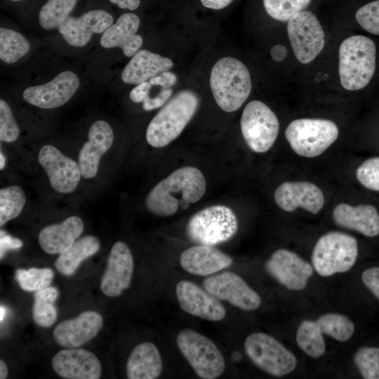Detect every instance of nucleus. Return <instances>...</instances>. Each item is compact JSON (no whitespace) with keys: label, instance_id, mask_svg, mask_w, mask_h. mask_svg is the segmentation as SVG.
<instances>
[{"label":"nucleus","instance_id":"obj_1","mask_svg":"<svg viewBox=\"0 0 379 379\" xmlns=\"http://www.w3.org/2000/svg\"><path fill=\"white\" fill-rule=\"evenodd\" d=\"M206 182L202 172L193 166L178 168L159 182L145 199L147 209L159 216L186 210L199 201L206 192Z\"/></svg>","mask_w":379,"mask_h":379},{"label":"nucleus","instance_id":"obj_2","mask_svg":"<svg viewBox=\"0 0 379 379\" xmlns=\"http://www.w3.org/2000/svg\"><path fill=\"white\" fill-rule=\"evenodd\" d=\"M199 98L191 90H182L171 98L148 124L146 140L156 148L166 146L184 130L195 114Z\"/></svg>","mask_w":379,"mask_h":379},{"label":"nucleus","instance_id":"obj_3","mask_svg":"<svg viewBox=\"0 0 379 379\" xmlns=\"http://www.w3.org/2000/svg\"><path fill=\"white\" fill-rule=\"evenodd\" d=\"M210 86L218 107L225 112H232L240 108L250 95L251 75L242 62L225 57L212 67Z\"/></svg>","mask_w":379,"mask_h":379},{"label":"nucleus","instance_id":"obj_4","mask_svg":"<svg viewBox=\"0 0 379 379\" xmlns=\"http://www.w3.org/2000/svg\"><path fill=\"white\" fill-rule=\"evenodd\" d=\"M339 77L342 86L357 91L366 86L375 69L374 42L362 35L345 39L339 47Z\"/></svg>","mask_w":379,"mask_h":379},{"label":"nucleus","instance_id":"obj_5","mask_svg":"<svg viewBox=\"0 0 379 379\" xmlns=\"http://www.w3.org/2000/svg\"><path fill=\"white\" fill-rule=\"evenodd\" d=\"M238 230L234 212L225 205H214L194 213L188 220L186 232L194 242L215 246L232 239Z\"/></svg>","mask_w":379,"mask_h":379},{"label":"nucleus","instance_id":"obj_6","mask_svg":"<svg viewBox=\"0 0 379 379\" xmlns=\"http://www.w3.org/2000/svg\"><path fill=\"white\" fill-rule=\"evenodd\" d=\"M358 244L355 238L340 232H330L317 241L312 254L316 272L328 277L348 271L355 263Z\"/></svg>","mask_w":379,"mask_h":379},{"label":"nucleus","instance_id":"obj_7","mask_svg":"<svg viewBox=\"0 0 379 379\" xmlns=\"http://www.w3.org/2000/svg\"><path fill=\"white\" fill-rule=\"evenodd\" d=\"M338 136L337 125L324 119H298L292 121L285 131V137L292 149L308 158L321 154Z\"/></svg>","mask_w":379,"mask_h":379},{"label":"nucleus","instance_id":"obj_8","mask_svg":"<svg viewBox=\"0 0 379 379\" xmlns=\"http://www.w3.org/2000/svg\"><path fill=\"white\" fill-rule=\"evenodd\" d=\"M176 342L178 348L197 375L204 379H214L222 374L224 357L215 345L205 335L190 328L180 331Z\"/></svg>","mask_w":379,"mask_h":379},{"label":"nucleus","instance_id":"obj_9","mask_svg":"<svg viewBox=\"0 0 379 379\" xmlns=\"http://www.w3.org/2000/svg\"><path fill=\"white\" fill-rule=\"evenodd\" d=\"M241 131L248 147L257 153L269 150L279 131L275 114L264 102L252 100L245 107L240 121Z\"/></svg>","mask_w":379,"mask_h":379},{"label":"nucleus","instance_id":"obj_10","mask_svg":"<svg viewBox=\"0 0 379 379\" xmlns=\"http://www.w3.org/2000/svg\"><path fill=\"white\" fill-rule=\"evenodd\" d=\"M244 350L255 365L274 376L287 375L296 366L293 354L274 338L264 333L249 335L244 342Z\"/></svg>","mask_w":379,"mask_h":379},{"label":"nucleus","instance_id":"obj_11","mask_svg":"<svg viewBox=\"0 0 379 379\" xmlns=\"http://www.w3.org/2000/svg\"><path fill=\"white\" fill-rule=\"evenodd\" d=\"M287 34L295 58L302 64L315 59L325 44L321 25L308 11H302L288 20Z\"/></svg>","mask_w":379,"mask_h":379},{"label":"nucleus","instance_id":"obj_12","mask_svg":"<svg viewBox=\"0 0 379 379\" xmlns=\"http://www.w3.org/2000/svg\"><path fill=\"white\" fill-rule=\"evenodd\" d=\"M204 288L220 300L246 311L257 309L261 303L259 295L239 275L224 272L206 278Z\"/></svg>","mask_w":379,"mask_h":379},{"label":"nucleus","instance_id":"obj_13","mask_svg":"<svg viewBox=\"0 0 379 379\" xmlns=\"http://www.w3.org/2000/svg\"><path fill=\"white\" fill-rule=\"evenodd\" d=\"M38 161L46 171L51 187L60 193H70L77 187L81 178L78 163L64 155L51 145L43 146Z\"/></svg>","mask_w":379,"mask_h":379},{"label":"nucleus","instance_id":"obj_14","mask_svg":"<svg viewBox=\"0 0 379 379\" xmlns=\"http://www.w3.org/2000/svg\"><path fill=\"white\" fill-rule=\"evenodd\" d=\"M79 84V79L75 73L63 71L46 84L27 88L22 97L26 102L39 108H56L70 100Z\"/></svg>","mask_w":379,"mask_h":379},{"label":"nucleus","instance_id":"obj_15","mask_svg":"<svg viewBox=\"0 0 379 379\" xmlns=\"http://www.w3.org/2000/svg\"><path fill=\"white\" fill-rule=\"evenodd\" d=\"M265 268L278 282L293 291L303 289L313 272L310 263L296 253L283 248L272 254Z\"/></svg>","mask_w":379,"mask_h":379},{"label":"nucleus","instance_id":"obj_16","mask_svg":"<svg viewBox=\"0 0 379 379\" xmlns=\"http://www.w3.org/2000/svg\"><path fill=\"white\" fill-rule=\"evenodd\" d=\"M133 273V258L128 246L117 241L112 247L101 279L100 290L107 296H119L127 289Z\"/></svg>","mask_w":379,"mask_h":379},{"label":"nucleus","instance_id":"obj_17","mask_svg":"<svg viewBox=\"0 0 379 379\" xmlns=\"http://www.w3.org/2000/svg\"><path fill=\"white\" fill-rule=\"evenodd\" d=\"M175 293L180 308L191 315L213 321H220L226 315L220 300L190 281H180Z\"/></svg>","mask_w":379,"mask_h":379},{"label":"nucleus","instance_id":"obj_18","mask_svg":"<svg viewBox=\"0 0 379 379\" xmlns=\"http://www.w3.org/2000/svg\"><path fill=\"white\" fill-rule=\"evenodd\" d=\"M113 21L109 13L95 9L79 17L69 15L58 27V30L69 45L83 47L90 41L93 34L103 33Z\"/></svg>","mask_w":379,"mask_h":379},{"label":"nucleus","instance_id":"obj_19","mask_svg":"<svg viewBox=\"0 0 379 379\" xmlns=\"http://www.w3.org/2000/svg\"><path fill=\"white\" fill-rule=\"evenodd\" d=\"M51 365L65 379H98L102 373L98 358L85 349L62 350L53 356Z\"/></svg>","mask_w":379,"mask_h":379},{"label":"nucleus","instance_id":"obj_20","mask_svg":"<svg viewBox=\"0 0 379 379\" xmlns=\"http://www.w3.org/2000/svg\"><path fill=\"white\" fill-rule=\"evenodd\" d=\"M103 325V318L97 312L84 311L77 317L59 323L53 330L55 341L60 346L76 348L93 338Z\"/></svg>","mask_w":379,"mask_h":379},{"label":"nucleus","instance_id":"obj_21","mask_svg":"<svg viewBox=\"0 0 379 379\" xmlns=\"http://www.w3.org/2000/svg\"><path fill=\"white\" fill-rule=\"evenodd\" d=\"M274 197L277 206L287 212L300 207L317 214L324 204L322 191L316 185L307 181L283 182L276 189Z\"/></svg>","mask_w":379,"mask_h":379},{"label":"nucleus","instance_id":"obj_22","mask_svg":"<svg viewBox=\"0 0 379 379\" xmlns=\"http://www.w3.org/2000/svg\"><path fill=\"white\" fill-rule=\"evenodd\" d=\"M88 138V141L80 149L78 164L81 176L86 179H91L98 173L102 156L111 147L114 140V133L107 121L98 120L91 126Z\"/></svg>","mask_w":379,"mask_h":379},{"label":"nucleus","instance_id":"obj_23","mask_svg":"<svg viewBox=\"0 0 379 379\" xmlns=\"http://www.w3.org/2000/svg\"><path fill=\"white\" fill-rule=\"evenodd\" d=\"M140 20L131 13L121 15L102 34L100 43L105 48L119 47L126 57H133L142 46L143 40L137 34Z\"/></svg>","mask_w":379,"mask_h":379},{"label":"nucleus","instance_id":"obj_24","mask_svg":"<svg viewBox=\"0 0 379 379\" xmlns=\"http://www.w3.org/2000/svg\"><path fill=\"white\" fill-rule=\"evenodd\" d=\"M232 258L213 247L202 245L190 247L182 252L180 264L186 272L199 276L213 274L232 264Z\"/></svg>","mask_w":379,"mask_h":379},{"label":"nucleus","instance_id":"obj_25","mask_svg":"<svg viewBox=\"0 0 379 379\" xmlns=\"http://www.w3.org/2000/svg\"><path fill=\"white\" fill-rule=\"evenodd\" d=\"M333 219L338 225L357 231L366 237L379 234V213L372 205L354 206L339 204L333 211Z\"/></svg>","mask_w":379,"mask_h":379},{"label":"nucleus","instance_id":"obj_26","mask_svg":"<svg viewBox=\"0 0 379 379\" xmlns=\"http://www.w3.org/2000/svg\"><path fill=\"white\" fill-rule=\"evenodd\" d=\"M84 222L78 216H70L59 224L44 227L39 234L38 241L42 250L49 254L67 251L81 234Z\"/></svg>","mask_w":379,"mask_h":379},{"label":"nucleus","instance_id":"obj_27","mask_svg":"<svg viewBox=\"0 0 379 379\" xmlns=\"http://www.w3.org/2000/svg\"><path fill=\"white\" fill-rule=\"evenodd\" d=\"M173 66L171 59L142 49L126 65L121 73V79L126 84H139L168 71Z\"/></svg>","mask_w":379,"mask_h":379},{"label":"nucleus","instance_id":"obj_28","mask_svg":"<svg viewBox=\"0 0 379 379\" xmlns=\"http://www.w3.org/2000/svg\"><path fill=\"white\" fill-rule=\"evenodd\" d=\"M128 379L157 378L162 371V360L157 347L150 342L136 345L126 363Z\"/></svg>","mask_w":379,"mask_h":379},{"label":"nucleus","instance_id":"obj_29","mask_svg":"<svg viewBox=\"0 0 379 379\" xmlns=\"http://www.w3.org/2000/svg\"><path fill=\"white\" fill-rule=\"evenodd\" d=\"M100 247L99 239L93 235L86 236L76 241L55 261L56 270L69 276L77 270L82 261L97 253Z\"/></svg>","mask_w":379,"mask_h":379},{"label":"nucleus","instance_id":"obj_30","mask_svg":"<svg viewBox=\"0 0 379 379\" xmlns=\"http://www.w3.org/2000/svg\"><path fill=\"white\" fill-rule=\"evenodd\" d=\"M58 297L55 287L48 286L36 291L32 307V318L35 324L41 327H50L57 319L55 301Z\"/></svg>","mask_w":379,"mask_h":379},{"label":"nucleus","instance_id":"obj_31","mask_svg":"<svg viewBox=\"0 0 379 379\" xmlns=\"http://www.w3.org/2000/svg\"><path fill=\"white\" fill-rule=\"evenodd\" d=\"M322 333L316 321L304 320L297 330V344L308 356L318 358L325 352Z\"/></svg>","mask_w":379,"mask_h":379},{"label":"nucleus","instance_id":"obj_32","mask_svg":"<svg viewBox=\"0 0 379 379\" xmlns=\"http://www.w3.org/2000/svg\"><path fill=\"white\" fill-rule=\"evenodd\" d=\"M30 49L27 39L20 33L0 28V59L8 64L16 62L27 55Z\"/></svg>","mask_w":379,"mask_h":379},{"label":"nucleus","instance_id":"obj_33","mask_svg":"<svg viewBox=\"0 0 379 379\" xmlns=\"http://www.w3.org/2000/svg\"><path fill=\"white\" fill-rule=\"evenodd\" d=\"M77 0H48L39 14L40 25L45 29L58 27L69 15Z\"/></svg>","mask_w":379,"mask_h":379},{"label":"nucleus","instance_id":"obj_34","mask_svg":"<svg viewBox=\"0 0 379 379\" xmlns=\"http://www.w3.org/2000/svg\"><path fill=\"white\" fill-rule=\"evenodd\" d=\"M26 203L25 192L18 185L0 190V226L17 218Z\"/></svg>","mask_w":379,"mask_h":379},{"label":"nucleus","instance_id":"obj_35","mask_svg":"<svg viewBox=\"0 0 379 379\" xmlns=\"http://www.w3.org/2000/svg\"><path fill=\"white\" fill-rule=\"evenodd\" d=\"M316 321L323 333L340 342L347 341L354 333V323L347 317L340 314H325Z\"/></svg>","mask_w":379,"mask_h":379},{"label":"nucleus","instance_id":"obj_36","mask_svg":"<svg viewBox=\"0 0 379 379\" xmlns=\"http://www.w3.org/2000/svg\"><path fill=\"white\" fill-rule=\"evenodd\" d=\"M54 277L51 268L18 269L15 279L20 287L28 292L39 291L50 286Z\"/></svg>","mask_w":379,"mask_h":379},{"label":"nucleus","instance_id":"obj_37","mask_svg":"<svg viewBox=\"0 0 379 379\" xmlns=\"http://www.w3.org/2000/svg\"><path fill=\"white\" fill-rule=\"evenodd\" d=\"M311 0H263L267 13L279 21H288L296 13L304 11Z\"/></svg>","mask_w":379,"mask_h":379},{"label":"nucleus","instance_id":"obj_38","mask_svg":"<svg viewBox=\"0 0 379 379\" xmlns=\"http://www.w3.org/2000/svg\"><path fill=\"white\" fill-rule=\"evenodd\" d=\"M354 362L365 379H379V347H362L354 355Z\"/></svg>","mask_w":379,"mask_h":379},{"label":"nucleus","instance_id":"obj_39","mask_svg":"<svg viewBox=\"0 0 379 379\" xmlns=\"http://www.w3.org/2000/svg\"><path fill=\"white\" fill-rule=\"evenodd\" d=\"M356 176L364 187L379 192V157L365 160L357 168Z\"/></svg>","mask_w":379,"mask_h":379},{"label":"nucleus","instance_id":"obj_40","mask_svg":"<svg viewBox=\"0 0 379 379\" xmlns=\"http://www.w3.org/2000/svg\"><path fill=\"white\" fill-rule=\"evenodd\" d=\"M355 18L366 32L379 35V0L369 2L359 8L355 13Z\"/></svg>","mask_w":379,"mask_h":379},{"label":"nucleus","instance_id":"obj_41","mask_svg":"<svg viewBox=\"0 0 379 379\" xmlns=\"http://www.w3.org/2000/svg\"><path fill=\"white\" fill-rule=\"evenodd\" d=\"M20 133L8 104L0 100V140L6 142L15 141Z\"/></svg>","mask_w":379,"mask_h":379},{"label":"nucleus","instance_id":"obj_42","mask_svg":"<svg viewBox=\"0 0 379 379\" xmlns=\"http://www.w3.org/2000/svg\"><path fill=\"white\" fill-rule=\"evenodd\" d=\"M171 88H163L157 95L148 96L142 102V108L146 111H150L154 109L163 107L169 100L172 95Z\"/></svg>","mask_w":379,"mask_h":379},{"label":"nucleus","instance_id":"obj_43","mask_svg":"<svg viewBox=\"0 0 379 379\" xmlns=\"http://www.w3.org/2000/svg\"><path fill=\"white\" fill-rule=\"evenodd\" d=\"M361 279L369 291L379 299V267L364 270L361 274Z\"/></svg>","mask_w":379,"mask_h":379},{"label":"nucleus","instance_id":"obj_44","mask_svg":"<svg viewBox=\"0 0 379 379\" xmlns=\"http://www.w3.org/2000/svg\"><path fill=\"white\" fill-rule=\"evenodd\" d=\"M177 79V76L173 72L165 71L148 81L152 86H159L163 88H169L176 84Z\"/></svg>","mask_w":379,"mask_h":379},{"label":"nucleus","instance_id":"obj_45","mask_svg":"<svg viewBox=\"0 0 379 379\" xmlns=\"http://www.w3.org/2000/svg\"><path fill=\"white\" fill-rule=\"evenodd\" d=\"M152 85L149 81L137 84L130 93V99L134 102H142L149 95Z\"/></svg>","mask_w":379,"mask_h":379},{"label":"nucleus","instance_id":"obj_46","mask_svg":"<svg viewBox=\"0 0 379 379\" xmlns=\"http://www.w3.org/2000/svg\"><path fill=\"white\" fill-rule=\"evenodd\" d=\"M22 244L23 243L20 239L12 237L11 236L6 234L4 231L1 230V258L7 251L20 248L22 247Z\"/></svg>","mask_w":379,"mask_h":379},{"label":"nucleus","instance_id":"obj_47","mask_svg":"<svg viewBox=\"0 0 379 379\" xmlns=\"http://www.w3.org/2000/svg\"><path fill=\"white\" fill-rule=\"evenodd\" d=\"M204 6L214 10L227 7L233 0H200Z\"/></svg>","mask_w":379,"mask_h":379},{"label":"nucleus","instance_id":"obj_48","mask_svg":"<svg viewBox=\"0 0 379 379\" xmlns=\"http://www.w3.org/2000/svg\"><path fill=\"white\" fill-rule=\"evenodd\" d=\"M109 2L117 4L123 9L135 10L140 6V0H109Z\"/></svg>","mask_w":379,"mask_h":379},{"label":"nucleus","instance_id":"obj_49","mask_svg":"<svg viewBox=\"0 0 379 379\" xmlns=\"http://www.w3.org/2000/svg\"><path fill=\"white\" fill-rule=\"evenodd\" d=\"M270 55L274 60L279 62L286 57L287 51L284 46L278 44L272 47Z\"/></svg>","mask_w":379,"mask_h":379},{"label":"nucleus","instance_id":"obj_50","mask_svg":"<svg viewBox=\"0 0 379 379\" xmlns=\"http://www.w3.org/2000/svg\"><path fill=\"white\" fill-rule=\"evenodd\" d=\"M8 368L3 360L0 361V378L5 379L8 375Z\"/></svg>","mask_w":379,"mask_h":379},{"label":"nucleus","instance_id":"obj_51","mask_svg":"<svg viewBox=\"0 0 379 379\" xmlns=\"http://www.w3.org/2000/svg\"><path fill=\"white\" fill-rule=\"evenodd\" d=\"M0 158H1L0 169L2 170V169L4 168L6 161H5V157H4V156L2 154L1 152V154H0Z\"/></svg>","mask_w":379,"mask_h":379},{"label":"nucleus","instance_id":"obj_52","mask_svg":"<svg viewBox=\"0 0 379 379\" xmlns=\"http://www.w3.org/2000/svg\"><path fill=\"white\" fill-rule=\"evenodd\" d=\"M10 1H20L21 0H10Z\"/></svg>","mask_w":379,"mask_h":379}]
</instances>
